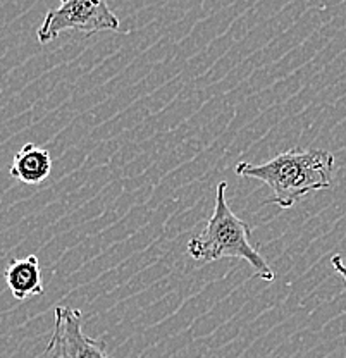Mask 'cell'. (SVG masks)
Returning a JSON list of instances; mask_svg holds the SVG:
<instances>
[{
  "mask_svg": "<svg viewBox=\"0 0 346 358\" xmlns=\"http://www.w3.org/2000/svg\"><path fill=\"white\" fill-rule=\"evenodd\" d=\"M117 16L107 0H61L57 9H50L36 31L40 43H50L62 31L85 33L87 36L100 31H117Z\"/></svg>",
  "mask_w": 346,
  "mask_h": 358,
  "instance_id": "3957f363",
  "label": "cell"
},
{
  "mask_svg": "<svg viewBox=\"0 0 346 358\" xmlns=\"http://www.w3.org/2000/svg\"><path fill=\"white\" fill-rule=\"evenodd\" d=\"M52 173L50 152L35 143H26L10 164L9 174L23 185H42Z\"/></svg>",
  "mask_w": 346,
  "mask_h": 358,
  "instance_id": "8992f818",
  "label": "cell"
},
{
  "mask_svg": "<svg viewBox=\"0 0 346 358\" xmlns=\"http://www.w3.org/2000/svg\"><path fill=\"white\" fill-rule=\"evenodd\" d=\"M81 312L73 307L55 308L52 338L45 350L47 358H109L102 341L85 334Z\"/></svg>",
  "mask_w": 346,
  "mask_h": 358,
  "instance_id": "277c9868",
  "label": "cell"
},
{
  "mask_svg": "<svg viewBox=\"0 0 346 358\" xmlns=\"http://www.w3.org/2000/svg\"><path fill=\"white\" fill-rule=\"evenodd\" d=\"M228 182L221 181L215 189L214 212L208 217L206 229L188 241L186 252L199 264H214L222 259H241L254 268L262 281H274V271L266 259L250 243V224L241 221L231 210L228 200Z\"/></svg>",
  "mask_w": 346,
  "mask_h": 358,
  "instance_id": "7a4b0ae2",
  "label": "cell"
},
{
  "mask_svg": "<svg viewBox=\"0 0 346 358\" xmlns=\"http://www.w3.org/2000/svg\"><path fill=\"white\" fill-rule=\"evenodd\" d=\"M331 264H333L334 271H336L338 274L343 278V281L346 282V266H345L343 259H341V255H334L333 259H331Z\"/></svg>",
  "mask_w": 346,
  "mask_h": 358,
  "instance_id": "52a82bcc",
  "label": "cell"
},
{
  "mask_svg": "<svg viewBox=\"0 0 346 358\" xmlns=\"http://www.w3.org/2000/svg\"><path fill=\"white\" fill-rule=\"evenodd\" d=\"M7 286L16 300L23 301L29 296H38L43 294L42 272H40L38 257L29 255L26 259H13L7 264L3 271Z\"/></svg>",
  "mask_w": 346,
  "mask_h": 358,
  "instance_id": "5b68a950",
  "label": "cell"
},
{
  "mask_svg": "<svg viewBox=\"0 0 346 358\" xmlns=\"http://www.w3.org/2000/svg\"><path fill=\"white\" fill-rule=\"evenodd\" d=\"M334 155L327 150H286L264 164L240 162L236 174L259 179L273 189L267 203L291 208L308 193L327 189L333 181Z\"/></svg>",
  "mask_w": 346,
  "mask_h": 358,
  "instance_id": "6da1fadb",
  "label": "cell"
}]
</instances>
